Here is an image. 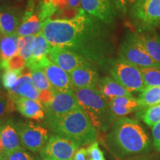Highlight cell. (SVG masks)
I'll use <instances>...</instances> for the list:
<instances>
[{"label":"cell","instance_id":"f546056e","mask_svg":"<svg viewBox=\"0 0 160 160\" xmlns=\"http://www.w3.org/2000/svg\"><path fill=\"white\" fill-rule=\"evenodd\" d=\"M14 110H16L15 103L10 100L8 93L0 91V121L7 118L6 116Z\"/></svg>","mask_w":160,"mask_h":160},{"label":"cell","instance_id":"83f0119b","mask_svg":"<svg viewBox=\"0 0 160 160\" xmlns=\"http://www.w3.org/2000/svg\"><path fill=\"white\" fill-rule=\"evenodd\" d=\"M140 117L144 122L153 128L160 122V104L144 108L140 112Z\"/></svg>","mask_w":160,"mask_h":160},{"label":"cell","instance_id":"7c38bea8","mask_svg":"<svg viewBox=\"0 0 160 160\" xmlns=\"http://www.w3.org/2000/svg\"><path fill=\"white\" fill-rule=\"evenodd\" d=\"M80 3L87 13L109 26L114 24L117 12L111 0H80Z\"/></svg>","mask_w":160,"mask_h":160},{"label":"cell","instance_id":"8fae6325","mask_svg":"<svg viewBox=\"0 0 160 160\" xmlns=\"http://www.w3.org/2000/svg\"><path fill=\"white\" fill-rule=\"evenodd\" d=\"M48 57L53 63L68 73L91 64L76 52L57 46H51Z\"/></svg>","mask_w":160,"mask_h":160},{"label":"cell","instance_id":"d590c367","mask_svg":"<svg viewBox=\"0 0 160 160\" xmlns=\"http://www.w3.org/2000/svg\"><path fill=\"white\" fill-rule=\"evenodd\" d=\"M153 145L157 151H160V122L157 123L152 128Z\"/></svg>","mask_w":160,"mask_h":160},{"label":"cell","instance_id":"484cf974","mask_svg":"<svg viewBox=\"0 0 160 160\" xmlns=\"http://www.w3.org/2000/svg\"><path fill=\"white\" fill-rule=\"evenodd\" d=\"M36 44V36H25V37H19L18 41V48L19 52L18 54L21 56L26 62L31 57Z\"/></svg>","mask_w":160,"mask_h":160},{"label":"cell","instance_id":"277c9868","mask_svg":"<svg viewBox=\"0 0 160 160\" xmlns=\"http://www.w3.org/2000/svg\"><path fill=\"white\" fill-rule=\"evenodd\" d=\"M79 105L97 130L106 131L114 121L115 117L110 108L108 102L99 90L72 88Z\"/></svg>","mask_w":160,"mask_h":160},{"label":"cell","instance_id":"5b68a950","mask_svg":"<svg viewBox=\"0 0 160 160\" xmlns=\"http://www.w3.org/2000/svg\"><path fill=\"white\" fill-rule=\"evenodd\" d=\"M102 64L105 65L112 78L121 84L130 93L142 92L145 89L139 68L120 59H109Z\"/></svg>","mask_w":160,"mask_h":160},{"label":"cell","instance_id":"7dc6e473","mask_svg":"<svg viewBox=\"0 0 160 160\" xmlns=\"http://www.w3.org/2000/svg\"><path fill=\"white\" fill-rule=\"evenodd\" d=\"M1 70H2V69H1V68H0V71H1ZM0 79H1V77H0Z\"/></svg>","mask_w":160,"mask_h":160},{"label":"cell","instance_id":"7a4b0ae2","mask_svg":"<svg viewBox=\"0 0 160 160\" xmlns=\"http://www.w3.org/2000/svg\"><path fill=\"white\" fill-rule=\"evenodd\" d=\"M105 142L111 153L119 159L149 151L151 142L137 120L121 117L116 120L106 135Z\"/></svg>","mask_w":160,"mask_h":160},{"label":"cell","instance_id":"8d00e7d4","mask_svg":"<svg viewBox=\"0 0 160 160\" xmlns=\"http://www.w3.org/2000/svg\"><path fill=\"white\" fill-rule=\"evenodd\" d=\"M117 12L125 15L127 13L128 2L127 0H111Z\"/></svg>","mask_w":160,"mask_h":160},{"label":"cell","instance_id":"4316f807","mask_svg":"<svg viewBox=\"0 0 160 160\" xmlns=\"http://www.w3.org/2000/svg\"><path fill=\"white\" fill-rule=\"evenodd\" d=\"M30 71H31V75L33 85L39 91H46V90L52 88L51 83H50L49 80L42 68H30Z\"/></svg>","mask_w":160,"mask_h":160},{"label":"cell","instance_id":"681fc988","mask_svg":"<svg viewBox=\"0 0 160 160\" xmlns=\"http://www.w3.org/2000/svg\"><path fill=\"white\" fill-rule=\"evenodd\" d=\"M159 37H160V34H159Z\"/></svg>","mask_w":160,"mask_h":160},{"label":"cell","instance_id":"ac0fdd59","mask_svg":"<svg viewBox=\"0 0 160 160\" xmlns=\"http://www.w3.org/2000/svg\"><path fill=\"white\" fill-rule=\"evenodd\" d=\"M50 83L53 89L59 91H71L72 88L70 75L53 62L43 68Z\"/></svg>","mask_w":160,"mask_h":160},{"label":"cell","instance_id":"3957f363","mask_svg":"<svg viewBox=\"0 0 160 160\" xmlns=\"http://www.w3.org/2000/svg\"><path fill=\"white\" fill-rule=\"evenodd\" d=\"M47 125L54 134L67 138L79 147L97 141L98 131L82 108L47 122Z\"/></svg>","mask_w":160,"mask_h":160},{"label":"cell","instance_id":"d4e9b609","mask_svg":"<svg viewBox=\"0 0 160 160\" xmlns=\"http://www.w3.org/2000/svg\"><path fill=\"white\" fill-rule=\"evenodd\" d=\"M139 69L143 78L145 88L160 86V65Z\"/></svg>","mask_w":160,"mask_h":160},{"label":"cell","instance_id":"603a6c76","mask_svg":"<svg viewBox=\"0 0 160 160\" xmlns=\"http://www.w3.org/2000/svg\"><path fill=\"white\" fill-rule=\"evenodd\" d=\"M19 36L3 35L0 40V59H8L18 54Z\"/></svg>","mask_w":160,"mask_h":160},{"label":"cell","instance_id":"52a82bcc","mask_svg":"<svg viewBox=\"0 0 160 160\" xmlns=\"http://www.w3.org/2000/svg\"><path fill=\"white\" fill-rule=\"evenodd\" d=\"M119 59L139 68L159 65L146 51L140 42L137 32L128 35L122 43L119 51Z\"/></svg>","mask_w":160,"mask_h":160},{"label":"cell","instance_id":"ab89813d","mask_svg":"<svg viewBox=\"0 0 160 160\" xmlns=\"http://www.w3.org/2000/svg\"><path fill=\"white\" fill-rule=\"evenodd\" d=\"M10 6L8 5V0H0V8Z\"/></svg>","mask_w":160,"mask_h":160},{"label":"cell","instance_id":"e0dca14e","mask_svg":"<svg viewBox=\"0 0 160 160\" xmlns=\"http://www.w3.org/2000/svg\"><path fill=\"white\" fill-rule=\"evenodd\" d=\"M0 137L2 141L5 153L22 148L16 124L10 118H5L0 121Z\"/></svg>","mask_w":160,"mask_h":160},{"label":"cell","instance_id":"ffe728a7","mask_svg":"<svg viewBox=\"0 0 160 160\" xmlns=\"http://www.w3.org/2000/svg\"><path fill=\"white\" fill-rule=\"evenodd\" d=\"M98 90L108 102L117 97H133L132 93L121 84L109 77H105L100 79Z\"/></svg>","mask_w":160,"mask_h":160},{"label":"cell","instance_id":"ee69618b","mask_svg":"<svg viewBox=\"0 0 160 160\" xmlns=\"http://www.w3.org/2000/svg\"><path fill=\"white\" fill-rule=\"evenodd\" d=\"M35 160H49V159H44V158H42L41 157H40L39 158H37V159Z\"/></svg>","mask_w":160,"mask_h":160},{"label":"cell","instance_id":"30bf717a","mask_svg":"<svg viewBox=\"0 0 160 160\" xmlns=\"http://www.w3.org/2000/svg\"><path fill=\"white\" fill-rule=\"evenodd\" d=\"M81 108L72 90L59 91L53 89V99L45 107L47 122L58 119Z\"/></svg>","mask_w":160,"mask_h":160},{"label":"cell","instance_id":"ba28073f","mask_svg":"<svg viewBox=\"0 0 160 160\" xmlns=\"http://www.w3.org/2000/svg\"><path fill=\"white\" fill-rule=\"evenodd\" d=\"M22 147L33 153L40 152L49 139L48 131L46 128L32 122H15Z\"/></svg>","mask_w":160,"mask_h":160},{"label":"cell","instance_id":"c3c4849f","mask_svg":"<svg viewBox=\"0 0 160 160\" xmlns=\"http://www.w3.org/2000/svg\"><path fill=\"white\" fill-rule=\"evenodd\" d=\"M4 160H6V159H5H5H4Z\"/></svg>","mask_w":160,"mask_h":160},{"label":"cell","instance_id":"44dd1931","mask_svg":"<svg viewBox=\"0 0 160 160\" xmlns=\"http://www.w3.org/2000/svg\"><path fill=\"white\" fill-rule=\"evenodd\" d=\"M137 33L149 55L160 65V37L156 29L137 31Z\"/></svg>","mask_w":160,"mask_h":160},{"label":"cell","instance_id":"f1b7e54d","mask_svg":"<svg viewBox=\"0 0 160 160\" xmlns=\"http://www.w3.org/2000/svg\"><path fill=\"white\" fill-rule=\"evenodd\" d=\"M22 71H13V70H6L2 75V84L4 88L6 90L11 89L17 83L20 76L22 73Z\"/></svg>","mask_w":160,"mask_h":160},{"label":"cell","instance_id":"836d02e7","mask_svg":"<svg viewBox=\"0 0 160 160\" xmlns=\"http://www.w3.org/2000/svg\"><path fill=\"white\" fill-rule=\"evenodd\" d=\"M110 108L113 114L114 115L115 117H123L125 116H127L130 113H133L137 111V110L131 108L124 107V106H119V105H110Z\"/></svg>","mask_w":160,"mask_h":160},{"label":"cell","instance_id":"d6986e66","mask_svg":"<svg viewBox=\"0 0 160 160\" xmlns=\"http://www.w3.org/2000/svg\"><path fill=\"white\" fill-rule=\"evenodd\" d=\"M16 109L23 117L28 119L40 121L45 117V110L44 106L37 100L19 97L15 102Z\"/></svg>","mask_w":160,"mask_h":160},{"label":"cell","instance_id":"4dcf8cb0","mask_svg":"<svg viewBox=\"0 0 160 160\" xmlns=\"http://www.w3.org/2000/svg\"><path fill=\"white\" fill-rule=\"evenodd\" d=\"M110 105H119L124 106V107L131 108L135 110L139 109V104H138L137 99L133 97H117L109 102Z\"/></svg>","mask_w":160,"mask_h":160},{"label":"cell","instance_id":"bcb514c9","mask_svg":"<svg viewBox=\"0 0 160 160\" xmlns=\"http://www.w3.org/2000/svg\"><path fill=\"white\" fill-rule=\"evenodd\" d=\"M131 160H144L142 159H131Z\"/></svg>","mask_w":160,"mask_h":160},{"label":"cell","instance_id":"5bb4252c","mask_svg":"<svg viewBox=\"0 0 160 160\" xmlns=\"http://www.w3.org/2000/svg\"><path fill=\"white\" fill-rule=\"evenodd\" d=\"M69 75L72 88L98 89L100 79L93 64L76 69Z\"/></svg>","mask_w":160,"mask_h":160},{"label":"cell","instance_id":"e575fe53","mask_svg":"<svg viewBox=\"0 0 160 160\" xmlns=\"http://www.w3.org/2000/svg\"><path fill=\"white\" fill-rule=\"evenodd\" d=\"M53 99V88H52L50 90H46V91H39V102L44 106H47Z\"/></svg>","mask_w":160,"mask_h":160},{"label":"cell","instance_id":"f35d334b","mask_svg":"<svg viewBox=\"0 0 160 160\" xmlns=\"http://www.w3.org/2000/svg\"><path fill=\"white\" fill-rule=\"evenodd\" d=\"M68 2V7L70 9H73V10H79L82 9V8L81 3H80V0H67Z\"/></svg>","mask_w":160,"mask_h":160},{"label":"cell","instance_id":"1f68e13d","mask_svg":"<svg viewBox=\"0 0 160 160\" xmlns=\"http://www.w3.org/2000/svg\"><path fill=\"white\" fill-rule=\"evenodd\" d=\"M5 156L6 160H35L33 156L26 151V150L23 148L5 153Z\"/></svg>","mask_w":160,"mask_h":160},{"label":"cell","instance_id":"4fadbf2b","mask_svg":"<svg viewBox=\"0 0 160 160\" xmlns=\"http://www.w3.org/2000/svg\"><path fill=\"white\" fill-rule=\"evenodd\" d=\"M7 93L10 100L14 103L19 97L39 101V91L33 85L30 69L25 68L23 70L17 83L11 89L8 91Z\"/></svg>","mask_w":160,"mask_h":160},{"label":"cell","instance_id":"9c48e42d","mask_svg":"<svg viewBox=\"0 0 160 160\" xmlns=\"http://www.w3.org/2000/svg\"><path fill=\"white\" fill-rule=\"evenodd\" d=\"M79 146L61 136L53 134L42 150L40 157L49 160H73Z\"/></svg>","mask_w":160,"mask_h":160},{"label":"cell","instance_id":"7402d4cb","mask_svg":"<svg viewBox=\"0 0 160 160\" xmlns=\"http://www.w3.org/2000/svg\"><path fill=\"white\" fill-rule=\"evenodd\" d=\"M42 24L37 14L23 16L22 22L18 28L17 34L19 37L37 35L42 31Z\"/></svg>","mask_w":160,"mask_h":160},{"label":"cell","instance_id":"60d3db41","mask_svg":"<svg viewBox=\"0 0 160 160\" xmlns=\"http://www.w3.org/2000/svg\"><path fill=\"white\" fill-rule=\"evenodd\" d=\"M0 153H5V152H4L3 143H2V141L1 137H0Z\"/></svg>","mask_w":160,"mask_h":160},{"label":"cell","instance_id":"7bdbcfd3","mask_svg":"<svg viewBox=\"0 0 160 160\" xmlns=\"http://www.w3.org/2000/svg\"><path fill=\"white\" fill-rule=\"evenodd\" d=\"M5 159V153H0V160H4Z\"/></svg>","mask_w":160,"mask_h":160},{"label":"cell","instance_id":"2e32d148","mask_svg":"<svg viewBox=\"0 0 160 160\" xmlns=\"http://www.w3.org/2000/svg\"><path fill=\"white\" fill-rule=\"evenodd\" d=\"M51 46L42 31L36 35L34 50L31 57L26 62V67L29 69L33 68H40L43 69L46 65H48L51 62L48 57Z\"/></svg>","mask_w":160,"mask_h":160},{"label":"cell","instance_id":"b9f144b4","mask_svg":"<svg viewBox=\"0 0 160 160\" xmlns=\"http://www.w3.org/2000/svg\"><path fill=\"white\" fill-rule=\"evenodd\" d=\"M136 1H137V0H127V2H128V5H129V6L133 5V3H134Z\"/></svg>","mask_w":160,"mask_h":160},{"label":"cell","instance_id":"6da1fadb","mask_svg":"<svg viewBox=\"0 0 160 160\" xmlns=\"http://www.w3.org/2000/svg\"><path fill=\"white\" fill-rule=\"evenodd\" d=\"M110 26L81 10L71 19H48L42 33L51 46L76 52L90 63L102 64L113 51Z\"/></svg>","mask_w":160,"mask_h":160},{"label":"cell","instance_id":"f6af8a7d","mask_svg":"<svg viewBox=\"0 0 160 160\" xmlns=\"http://www.w3.org/2000/svg\"><path fill=\"white\" fill-rule=\"evenodd\" d=\"M2 36H3V34H2V32L0 31V40H1L2 37Z\"/></svg>","mask_w":160,"mask_h":160},{"label":"cell","instance_id":"74e56055","mask_svg":"<svg viewBox=\"0 0 160 160\" xmlns=\"http://www.w3.org/2000/svg\"><path fill=\"white\" fill-rule=\"evenodd\" d=\"M73 160H90L87 148H81L76 151Z\"/></svg>","mask_w":160,"mask_h":160},{"label":"cell","instance_id":"8992f818","mask_svg":"<svg viewBox=\"0 0 160 160\" xmlns=\"http://www.w3.org/2000/svg\"><path fill=\"white\" fill-rule=\"evenodd\" d=\"M137 31L160 27V0H137L129 12Z\"/></svg>","mask_w":160,"mask_h":160},{"label":"cell","instance_id":"d6a6232c","mask_svg":"<svg viewBox=\"0 0 160 160\" xmlns=\"http://www.w3.org/2000/svg\"><path fill=\"white\" fill-rule=\"evenodd\" d=\"M87 150L90 160H105L103 152L100 149L97 141L89 145Z\"/></svg>","mask_w":160,"mask_h":160},{"label":"cell","instance_id":"9a60e30c","mask_svg":"<svg viewBox=\"0 0 160 160\" xmlns=\"http://www.w3.org/2000/svg\"><path fill=\"white\" fill-rule=\"evenodd\" d=\"M22 19V12L18 8L8 6L0 8V31L5 36L17 34Z\"/></svg>","mask_w":160,"mask_h":160},{"label":"cell","instance_id":"cb8c5ba5","mask_svg":"<svg viewBox=\"0 0 160 160\" xmlns=\"http://www.w3.org/2000/svg\"><path fill=\"white\" fill-rule=\"evenodd\" d=\"M139 109L160 104V86L145 88L137 99Z\"/></svg>","mask_w":160,"mask_h":160}]
</instances>
